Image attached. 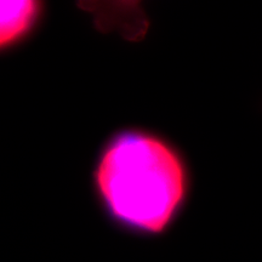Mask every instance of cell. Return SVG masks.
I'll use <instances>...</instances> for the list:
<instances>
[{
    "mask_svg": "<svg viewBox=\"0 0 262 262\" xmlns=\"http://www.w3.org/2000/svg\"><path fill=\"white\" fill-rule=\"evenodd\" d=\"M187 172L169 143L145 131H122L104 143L93 170L101 208L119 227L146 235L168 229L187 194Z\"/></svg>",
    "mask_w": 262,
    "mask_h": 262,
    "instance_id": "obj_1",
    "label": "cell"
},
{
    "mask_svg": "<svg viewBox=\"0 0 262 262\" xmlns=\"http://www.w3.org/2000/svg\"><path fill=\"white\" fill-rule=\"evenodd\" d=\"M47 14L38 0L0 2V56L17 51L37 34Z\"/></svg>",
    "mask_w": 262,
    "mask_h": 262,
    "instance_id": "obj_2",
    "label": "cell"
}]
</instances>
